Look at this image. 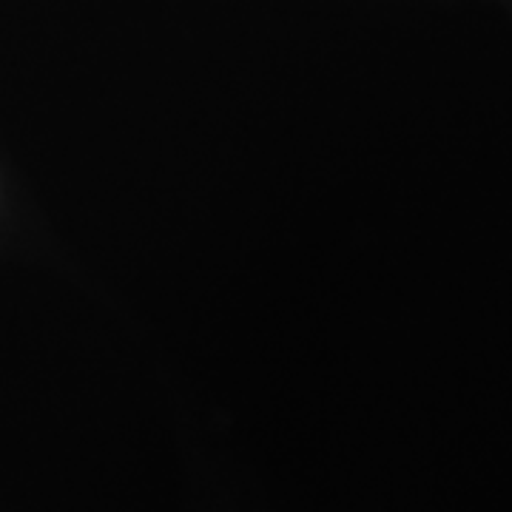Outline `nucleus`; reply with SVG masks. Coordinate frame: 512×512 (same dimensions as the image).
Here are the masks:
<instances>
[]
</instances>
